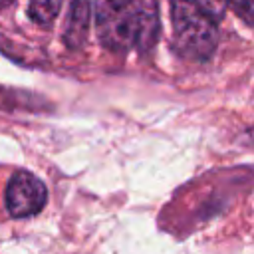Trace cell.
<instances>
[{"mask_svg":"<svg viewBox=\"0 0 254 254\" xmlns=\"http://www.w3.org/2000/svg\"><path fill=\"white\" fill-rule=\"evenodd\" d=\"M175 46L190 60H206L218 42V30L214 18L206 14L194 0L171 2Z\"/></svg>","mask_w":254,"mask_h":254,"instance_id":"6da1fadb","label":"cell"},{"mask_svg":"<svg viewBox=\"0 0 254 254\" xmlns=\"http://www.w3.org/2000/svg\"><path fill=\"white\" fill-rule=\"evenodd\" d=\"M95 30L101 44L111 52L137 48L139 40V0H93Z\"/></svg>","mask_w":254,"mask_h":254,"instance_id":"7a4b0ae2","label":"cell"},{"mask_svg":"<svg viewBox=\"0 0 254 254\" xmlns=\"http://www.w3.org/2000/svg\"><path fill=\"white\" fill-rule=\"evenodd\" d=\"M48 200L46 185L28 171H16L4 190L6 212L14 218H28L38 214Z\"/></svg>","mask_w":254,"mask_h":254,"instance_id":"3957f363","label":"cell"},{"mask_svg":"<svg viewBox=\"0 0 254 254\" xmlns=\"http://www.w3.org/2000/svg\"><path fill=\"white\" fill-rule=\"evenodd\" d=\"M91 10H93L91 0H71L69 20H67V28H65V42L69 48H77L83 44L87 30H89Z\"/></svg>","mask_w":254,"mask_h":254,"instance_id":"277c9868","label":"cell"},{"mask_svg":"<svg viewBox=\"0 0 254 254\" xmlns=\"http://www.w3.org/2000/svg\"><path fill=\"white\" fill-rule=\"evenodd\" d=\"M206 14H210L214 20L220 18L224 14V10L228 8V4L242 14V18H250L254 16V0H194Z\"/></svg>","mask_w":254,"mask_h":254,"instance_id":"5b68a950","label":"cell"},{"mask_svg":"<svg viewBox=\"0 0 254 254\" xmlns=\"http://www.w3.org/2000/svg\"><path fill=\"white\" fill-rule=\"evenodd\" d=\"M62 10V0H30L28 14L36 24H50Z\"/></svg>","mask_w":254,"mask_h":254,"instance_id":"8992f818","label":"cell"},{"mask_svg":"<svg viewBox=\"0 0 254 254\" xmlns=\"http://www.w3.org/2000/svg\"><path fill=\"white\" fill-rule=\"evenodd\" d=\"M12 2H14V0H0V6H2V8H4V6H10V4H12Z\"/></svg>","mask_w":254,"mask_h":254,"instance_id":"52a82bcc","label":"cell"}]
</instances>
